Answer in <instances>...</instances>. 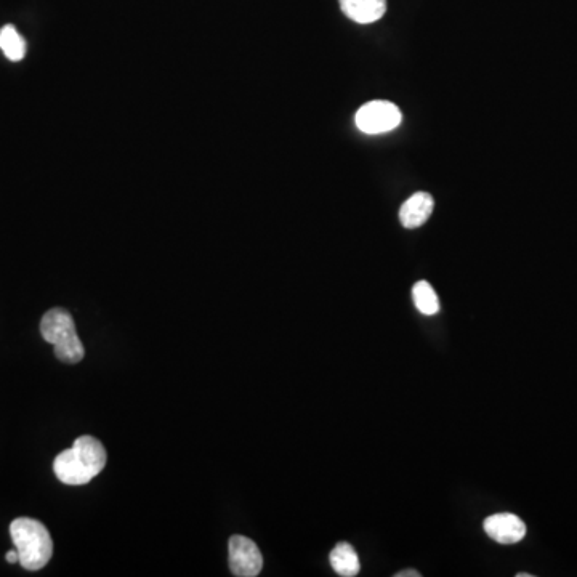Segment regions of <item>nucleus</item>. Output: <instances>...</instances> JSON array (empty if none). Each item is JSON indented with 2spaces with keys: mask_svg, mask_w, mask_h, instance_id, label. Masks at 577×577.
I'll list each match as a JSON object with an SVG mask.
<instances>
[{
  "mask_svg": "<svg viewBox=\"0 0 577 577\" xmlns=\"http://www.w3.org/2000/svg\"><path fill=\"white\" fill-rule=\"evenodd\" d=\"M435 201L428 193L412 194L408 201L404 202L400 209V222L404 228L414 230L427 223L432 215Z\"/></svg>",
  "mask_w": 577,
  "mask_h": 577,
  "instance_id": "nucleus-8",
  "label": "nucleus"
},
{
  "mask_svg": "<svg viewBox=\"0 0 577 577\" xmlns=\"http://www.w3.org/2000/svg\"><path fill=\"white\" fill-rule=\"evenodd\" d=\"M339 4L343 15L360 25L376 23L387 12V0H339Z\"/></svg>",
  "mask_w": 577,
  "mask_h": 577,
  "instance_id": "nucleus-7",
  "label": "nucleus"
},
{
  "mask_svg": "<svg viewBox=\"0 0 577 577\" xmlns=\"http://www.w3.org/2000/svg\"><path fill=\"white\" fill-rule=\"evenodd\" d=\"M231 573L238 577L259 576L263 557L259 547L246 536H233L228 542Z\"/></svg>",
  "mask_w": 577,
  "mask_h": 577,
  "instance_id": "nucleus-5",
  "label": "nucleus"
},
{
  "mask_svg": "<svg viewBox=\"0 0 577 577\" xmlns=\"http://www.w3.org/2000/svg\"><path fill=\"white\" fill-rule=\"evenodd\" d=\"M422 574L416 569H404V571H400V573H396L395 577H420Z\"/></svg>",
  "mask_w": 577,
  "mask_h": 577,
  "instance_id": "nucleus-12",
  "label": "nucleus"
},
{
  "mask_svg": "<svg viewBox=\"0 0 577 577\" xmlns=\"http://www.w3.org/2000/svg\"><path fill=\"white\" fill-rule=\"evenodd\" d=\"M329 560H331V566L335 573L339 576L355 577L360 574V557L352 545L347 544V542H340V544L335 545L334 550L329 555Z\"/></svg>",
  "mask_w": 577,
  "mask_h": 577,
  "instance_id": "nucleus-9",
  "label": "nucleus"
},
{
  "mask_svg": "<svg viewBox=\"0 0 577 577\" xmlns=\"http://www.w3.org/2000/svg\"><path fill=\"white\" fill-rule=\"evenodd\" d=\"M106 460L105 446L97 438L84 435L74 441L73 448L58 454L53 462V472L65 485H87L103 472Z\"/></svg>",
  "mask_w": 577,
  "mask_h": 577,
  "instance_id": "nucleus-1",
  "label": "nucleus"
},
{
  "mask_svg": "<svg viewBox=\"0 0 577 577\" xmlns=\"http://www.w3.org/2000/svg\"><path fill=\"white\" fill-rule=\"evenodd\" d=\"M15 549L20 555V565L28 571H39L49 563L53 553V541L49 529L34 518L21 517L10 525Z\"/></svg>",
  "mask_w": 577,
  "mask_h": 577,
  "instance_id": "nucleus-2",
  "label": "nucleus"
},
{
  "mask_svg": "<svg viewBox=\"0 0 577 577\" xmlns=\"http://www.w3.org/2000/svg\"><path fill=\"white\" fill-rule=\"evenodd\" d=\"M41 334L45 342L52 343L55 355L63 363H81L85 348L76 332L73 316L63 308H52L41 321Z\"/></svg>",
  "mask_w": 577,
  "mask_h": 577,
  "instance_id": "nucleus-3",
  "label": "nucleus"
},
{
  "mask_svg": "<svg viewBox=\"0 0 577 577\" xmlns=\"http://www.w3.org/2000/svg\"><path fill=\"white\" fill-rule=\"evenodd\" d=\"M0 50L15 63L26 57V41L15 26L5 25L0 29Z\"/></svg>",
  "mask_w": 577,
  "mask_h": 577,
  "instance_id": "nucleus-10",
  "label": "nucleus"
},
{
  "mask_svg": "<svg viewBox=\"0 0 577 577\" xmlns=\"http://www.w3.org/2000/svg\"><path fill=\"white\" fill-rule=\"evenodd\" d=\"M517 577H533V574L529 573H518Z\"/></svg>",
  "mask_w": 577,
  "mask_h": 577,
  "instance_id": "nucleus-14",
  "label": "nucleus"
},
{
  "mask_svg": "<svg viewBox=\"0 0 577 577\" xmlns=\"http://www.w3.org/2000/svg\"><path fill=\"white\" fill-rule=\"evenodd\" d=\"M5 558H7V561H9V563H20V555H18V550H10V552H7V555H5Z\"/></svg>",
  "mask_w": 577,
  "mask_h": 577,
  "instance_id": "nucleus-13",
  "label": "nucleus"
},
{
  "mask_svg": "<svg viewBox=\"0 0 577 577\" xmlns=\"http://www.w3.org/2000/svg\"><path fill=\"white\" fill-rule=\"evenodd\" d=\"M486 534L497 544L510 545L523 541L526 536V525L513 513H497L485 520Z\"/></svg>",
  "mask_w": 577,
  "mask_h": 577,
  "instance_id": "nucleus-6",
  "label": "nucleus"
},
{
  "mask_svg": "<svg viewBox=\"0 0 577 577\" xmlns=\"http://www.w3.org/2000/svg\"><path fill=\"white\" fill-rule=\"evenodd\" d=\"M412 299L422 315L433 316L440 311L438 295L427 281H419L416 286L412 287Z\"/></svg>",
  "mask_w": 577,
  "mask_h": 577,
  "instance_id": "nucleus-11",
  "label": "nucleus"
},
{
  "mask_svg": "<svg viewBox=\"0 0 577 577\" xmlns=\"http://www.w3.org/2000/svg\"><path fill=\"white\" fill-rule=\"evenodd\" d=\"M403 114L392 101H369L356 113V127L368 135L387 134L400 127Z\"/></svg>",
  "mask_w": 577,
  "mask_h": 577,
  "instance_id": "nucleus-4",
  "label": "nucleus"
}]
</instances>
